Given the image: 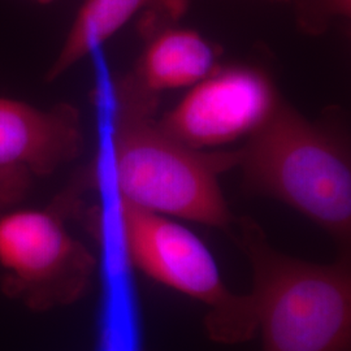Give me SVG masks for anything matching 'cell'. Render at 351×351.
Returning <instances> with one entry per match:
<instances>
[{
	"label": "cell",
	"instance_id": "obj_1",
	"mask_svg": "<svg viewBox=\"0 0 351 351\" xmlns=\"http://www.w3.org/2000/svg\"><path fill=\"white\" fill-rule=\"evenodd\" d=\"M146 97L121 88L91 173L114 201L168 217L226 229L233 224L217 181L234 154L191 149L149 117Z\"/></svg>",
	"mask_w": 351,
	"mask_h": 351
},
{
	"label": "cell",
	"instance_id": "obj_2",
	"mask_svg": "<svg viewBox=\"0 0 351 351\" xmlns=\"http://www.w3.org/2000/svg\"><path fill=\"white\" fill-rule=\"evenodd\" d=\"M237 243L250 263L263 351H350L349 254L329 264L289 256L249 217L239 220Z\"/></svg>",
	"mask_w": 351,
	"mask_h": 351
},
{
	"label": "cell",
	"instance_id": "obj_3",
	"mask_svg": "<svg viewBox=\"0 0 351 351\" xmlns=\"http://www.w3.org/2000/svg\"><path fill=\"white\" fill-rule=\"evenodd\" d=\"M246 188L294 208L337 239L346 252L351 232V167L332 132L284 104L237 152Z\"/></svg>",
	"mask_w": 351,
	"mask_h": 351
},
{
	"label": "cell",
	"instance_id": "obj_4",
	"mask_svg": "<svg viewBox=\"0 0 351 351\" xmlns=\"http://www.w3.org/2000/svg\"><path fill=\"white\" fill-rule=\"evenodd\" d=\"M112 213L128 263L164 287L201 302L210 339L236 345L258 333L250 293L239 294L226 287L213 252L193 230L172 217L119 201Z\"/></svg>",
	"mask_w": 351,
	"mask_h": 351
},
{
	"label": "cell",
	"instance_id": "obj_5",
	"mask_svg": "<svg viewBox=\"0 0 351 351\" xmlns=\"http://www.w3.org/2000/svg\"><path fill=\"white\" fill-rule=\"evenodd\" d=\"M65 198L46 208L0 213V290L36 313L84 297L97 271L93 252L64 221Z\"/></svg>",
	"mask_w": 351,
	"mask_h": 351
},
{
	"label": "cell",
	"instance_id": "obj_6",
	"mask_svg": "<svg viewBox=\"0 0 351 351\" xmlns=\"http://www.w3.org/2000/svg\"><path fill=\"white\" fill-rule=\"evenodd\" d=\"M277 106L276 91L263 72L229 66L189 88L160 124L180 142L202 150L250 137Z\"/></svg>",
	"mask_w": 351,
	"mask_h": 351
},
{
	"label": "cell",
	"instance_id": "obj_7",
	"mask_svg": "<svg viewBox=\"0 0 351 351\" xmlns=\"http://www.w3.org/2000/svg\"><path fill=\"white\" fill-rule=\"evenodd\" d=\"M77 110L68 104L38 108L0 97V171L51 175L82 150Z\"/></svg>",
	"mask_w": 351,
	"mask_h": 351
},
{
	"label": "cell",
	"instance_id": "obj_8",
	"mask_svg": "<svg viewBox=\"0 0 351 351\" xmlns=\"http://www.w3.org/2000/svg\"><path fill=\"white\" fill-rule=\"evenodd\" d=\"M191 0H85L71 26L63 46L49 69L53 81L75 64L101 50V46L139 12L152 21H176Z\"/></svg>",
	"mask_w": 351,
	"mask_h": 351
},
{
	"label": "cell",
	"instance_id": "obj_9",
	"mask_svg": "<svg viewBox=\"0 0 351 351\" xmlns=\"http://www.w3.org/2000/svg\"><path fill=\"white\" fill-rule=\"evenodd\" d=\"M215 69V51L199 33L169 25L150 38L136 82L129 86L145 97L146 93L190 88Z\"/></svg>",
	"mask_w": 351,
	"mask_h": 351
},
{
	"label": "cell",
	"instance_id": "obj_10",
	"mask_svg": "<svg viewBox=\"0 0 351 351\" xmlns=\"http://www.w3.org/2000/svg\"><path fill=\"white\" fill-rule=\"evenodd\" d=\"M33 176L21 171H0V213L12 208L25 198Z\"/></svg>",
	"mask_w": 351,
	"mask_h": 351
},
{
	"label": "cell",
	"instance_id": "obj_11",
	"mask_svg": "<svg viewBox=\"0 0 351 351\" xmlns=\"http://www.w3.org/2000/svg\"><path fill=\"white\" fill-rule=\"evenodd\" d=\"M326 7L330 12L342 17L350 16V0H326Z\"/></svg>",
	"mask_w": 351,
	"mask_h": 351
},
{
	"label": "cell",
	"instance_id": "obj_12",
	"mask_svg": "<svg viewBox=\"0 0 351 351\" xmlns=\"http://www.w3.org/2000/svg\"><path fill=\"white\" fill-rule=\"evenodd\" d=\"M37 3H40V4H49V3H52V1H55V0H36Z\"/></svg>",
	"mask_w": 351,
	"mask_h": 351
}]
</instances>
